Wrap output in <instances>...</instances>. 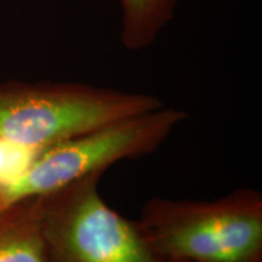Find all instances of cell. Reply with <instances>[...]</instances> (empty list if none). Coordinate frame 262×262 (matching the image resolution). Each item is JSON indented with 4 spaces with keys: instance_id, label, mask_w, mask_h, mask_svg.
<instances>
[{
    "instance_id": "obj_6",
    "label": "cell",
    "mask_w": 262,
    "mask_h": 262,
    "mask_svg": "<svg viewBox=\"0 0 262 262\" xmlns=\"http://www.w3.org/2000/svg\"><path fill=\"white\" fill-rule=\"evenodd\" d=\"M120 41L131 51L147 49L172 21L179 0H119Z\"/></svg>"
},
{
    "instance_id": "obj_2",
    "label": "cell",
    "mask_w": 262,
    "mask_h": 262,
    "mask_svg": "<svg viewBox=\"0 0 262 262\" xmlns=\"http://www.w3.org/2000/svg\"><path fill=\"white\" fill-rule=\"evenodd\" d=\"M164 106L159 97L81 83L0 84V137L32 150Z\"/></svg>"
},
{
    "instance_id": "obj_8",
    "label": "cell",
    "mask_w": 262,
    "mask_h": 262,
    "mask_svg": "<svg viewBox=\"0 0 262 262\" xmlns=\"http://www.w3.org/2000/svg\"><path fill=\"white\" fill-rule=\"evenodd\" d=\"M171 262H194V261H188V260H178V261H171Z\"/></svg>"
},
{
    "instance_id": "obj_1",
    "label": "cell",
    "mask_w": 262,
    "mask_h": 262,
    "mask_svg": "<svg viewBox=\"0 0 262 262\" xmlns=\"http://www.w3.org/2000/svg\"><path fill=\"white\" fill-rule=\"evenodd\" d=\"M166 262H262V194L241 187L210 202L156 196L136 221Z\"/></svg>"
},
{
    "instance_id": "obj_4",
    "label": "cell",
    "mask_w": 262,
    "mask_h": 262,
    "mask_svg": "<svg viewBox=\"0 0 262 262\" xmlns=\"http://www.w3.org/2000/svg\"><path fill=\"white\" fill-rule=\"evenodd\" d=\"M101 176L39 196L47 262H166L148 247L136 221L103 201Z\"/></svg>"
},
{
    "instance_id": "obj_3",
    "label": "cell",
    "mask_w": 262,
    "mask_h": 262,
    "mask_svg": "<svg viewBox=\"0 0 262 262\" xmlns=\"http://www.w3.org/2000/svg\"><path fill=\"white\" fill-rule=\"evenodd\" d=\"M186 119L185 111L164 104L42 149L15 181L0 186V204L49 194L118 162L150 155Z\"/></svg>"
},
{
    "instance_id": "obj_7",
    "label": "cell",
    "mask_w": 262,
    "mask_h": 262,
    "mask_svg": "<svg viewBox=\"0 0 262 262\" xmlns=\"http://www.w3.org/2000/svg\"><path fill=\"white\" fill-rule=\"evenodd\" d=\"M39 152L0 137V186L15 181Z\"/></svg>"
},
{
    "instance_id": "obj_5",
    "label": "cell",
    "mask_w": 262,
    "mask_h": 262,
    "mask_svg": "<svg viewBox=\"0 0 262 262\" xmlns=\"http://www.w3.org/2000/svg\"><path fill=\"white\" fill-rule=\"evenodd\" d=\"M0 262H47L39 196L0 204Z\"/></svg>"
}]
</instances>
